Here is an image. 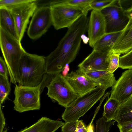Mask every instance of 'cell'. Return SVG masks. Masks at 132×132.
Masks as SVG:
<instances>
[{
    "label": "cell",
    "mask_w": 132,
    "mask_h": 132,
    "mask_svg": "<svg viewBox=\"0 0 132 132\" xmlns=\"http://www.w3.org/2000/svg\"><path fill=\"white\" fill-rule=\"evenodd\" d=\"M87 132H94L93 126L91 125H89L87 127Z\"/></svg>",
    "instance_id": "33"
},
{
    "label": "cell",
    "mask_w": 132,
    "mask_h": 132,
    "mask_svg": "<svg viewBox=\"0 0 132 132\" xmlns=\"http://www.w3.org/2000/svg\"><path fill=\"white\" fill-rule=\"evenodd\" d=\"M115 0H92L90 4L92 10L101 11L111 5Z\"/></svg>",
    "instance_id": "26"
},
{
    "label": "cell",
    "mask_w": 132,
    "mask_h": 132,
    "mask_svg": "<svg viewBox=\"0 0 132 132\" xmlns=\"http://www.w3.org/2000/svg\"><path fill=\"white\" fill-rule=\"evenodd\" d=\"M9 71L6 64L3 58L0 57V75L8 77Z\"/></svg>",
    "instance_id": "30"
},
{
    "label": "cell",
    "mask_w": 132,
    "mask_h": 132,
    "mask_svg": "<svg viewBox=\"0 0 132 132\" xmlns=\"http://www.w3.org/2000/svg\"><path fill=\"white\" fill-rule=\"evenodd\" d=\"M92 0H58L51 3L76 9L81 10L85 15H87L89 11L92 10L90 4Z\"/></svg>",
    "instance_id": "21"
},
{
    "label": "cell",
    "mask_w": 132,
    "mask_h": 132,
    "mask_svg": "<svg viewBox=\"0 0 132 132\" xmlns=\"http://www.w3.org/2000/svg\"><path fill=\"white\" fill-rule=\"evenodd\" d=\"M42 82L35 87L16 85L14 92L15 98L13 101L14 110L20 113L39 110Z\"/></svg>",
    "instance_id": "5"
},
{
    "label": "cell",
    "mask_w": 132,
    "mask_h": 132,
    "mask_svg": "<svg viewBox=\"0 0 132 132\" xmlns=\"http://www.w3.org/2000/svg\"><path fill=\"white\" fill-rule=\"evenodd\" d=\"M115 122L114 120L107 121L103 117L100 118L96 121V132H109Z\"/></svg>",
    "instance_id": "24"
},
{
    "label": "cell",
    "mask_w": 132,
    "mask_h": 132,
    "mask_svg": "<svg viewBox=\"0 0 132 132\" xmlns=\"http://www.w3.org/2000/svg\"><path fill=\"white\" fill-rule=\"evenodd\" d=\"M38 0L7 9L14 20L19 40L23 38L30 17L37 8Z\"/></svg>",
    "instance_id": "10"
},
{
    "label": "cell",
    "mask_w": 132,
    "mask_h": 132,
    "mask_svg": "<svg viewBox=\"0 0 132 132\" xmlns=\"http://www.w3.org/2000/svg\"><path fill=\"white\" fill-rule=\"evenodd\" d=\"M65 123L42 117L30 126L19 132H55Z\"/></svg>",
    "instance_id": "17"
},
{
    "label": "cell",
    "mask_w": 132,
    "mask_h": 132,
    "mask_svg": "<svg viewBox=\"0 0 132 132\" xmlns=\"http://www.w3.org/2000/svg\"><path fill=\"white\" fill-rule=\"evenodd\" d=\"M79 120L65 122L62 126V132H75Z\"/></svg>",
    "instance_id": "29"
},
{
    "label": "cell",
    "mask_w": 132,
    "mask_h": 132,
    "mask_svg": "<svg viewBox=\"0 0 132 132\" xmlns=\"http://www.w3.org/2000/svg\"><path fill=\"white\" fill-rule=\"evenodd\" d=\"M111 50L110 49L99 51L93 50L78 65L79 68L85 72L107 70L112 53Z\"/></svg>",
    "instance_id": "11"
},
{
    "label": "cell",
    "mask_w": 132,
    "mask_h": 132,
    "mask_svg": "<svg viewBox=\"0 0 132 132\" xmlns=\"http://www.w3.org/2000/svg\"><path fill=\"white\" fill-rule=\"evenodd\" d=\"M36 0H0V7L9 8L23 4L35 1Z\"/></svg>",
    "instance_id": "27"
},
{
    "label": "cell",
    "mask_w": 132,
    "mask_h": 132,
    "mask_svg": "<svg viewBox=\"0 0 132 132\" xmlns=\"http://www.w3.org/2000/svg\"><path fill=\"white\" fill-rule=\"evenodd\" d=\"M121 54L112 53L107 70L113 73L119 68V59Z\"/></svg>",
    "instance_id": "28"
},
{
    "label": "cell",
    "mask_w": 132,
    "mask_h": 132,
    "mask_svg": "<svg viewBox=\"0 0 132 132\" xmlns=\"http://www.w3.org/2000/svg\"><path fill=\"white\" fill-rule=\"evenodd\" d=\"M1 106H0V123L1 126H2V127H1L0 132H2L5 125V121L3 114L1 109Z\"/></svg>",
    "instance_id": "32"
},
{
    "label": "cell",
    "mask_w": 132,
    "mask_h": 132,
    "mask_svg": "<svg viewBox=\"0 0 132 132\" xmlns=\"http://www.w3.org/2000/svg\"><path fill=\"white\" fill-rule=\"evenodd\" d=\"M11 90V84L8 77L0 75V106L8 98Z\"/></svg>",
    "instance_id": "23"
},
{
    "label": "cell",
    "mask_w": 132,
    "mask_h": 132,
    "mask_svg": "<svg viewBox=\"0 0 132 132\" xmlns=\"http://www.w3.org/2000/svg\"><path fill=\"white\" fill-rule=\"evenodd\" d=\"M121 104L120 102L116 99L109 98L104 106L102 117L107 121L114 120Z\"/></svg>",
    "instance_id": "22"
},
{
    "label": "cell",
    "mask_w": 132,
    "mask_h": 132,
    "mask_svg": "<svg viewBox=\"0 0 132 132\" xmlns=\"http://www.w3.org/2000/svg\"><path fill=\"white\" fill-rule=\"evenodd\" d=\"M110 98H114L122 104L132 98V69L122 74L110 91Z\"/></svg>",
    "instance_id": "12"
},
{
    "label": "cell",
    "mask_w": 132,
    "mask_h": 132,
    "mask_svg": "<svg viewBox=\"0 0 132 132\" xmlns=\"http://www.w3.org/2000/svg\"><path fill=\"white\" fill-rule=\"evenodd\" d=\"M132 50V19L129 22L111 50L112 53L125 54Z\"/></svg>",
    "instance_id": "15"
},
{
    "label": "cell",
    "mask_w": 132,
    "mask_h": 132,
    "mask_svg": "<svg viewBox=\"0 0 132 132\" xmlns=\"http://www.w3.org/2000/svg\"><path fill=\"white\" fill-rule=\"evenodd\" d=\"M128 132H132V130L129 131Z\"/></svg>",
    "instance_id": "36"
},
{
    "label": "cell",
    "mask_w": 132,
    "mask_h": 132,
    "mask_svg": "<svg viewBox=\"0 0 132 132\" xmlns=\"http://www.w3.org/2000/svg\"><path fill=\"white\" fill-rule=\"evenodd\" d=\"M45 57L25 52L19 63L17 82L29 87L37 86L41 84L46 74Z\"/></svg>",
    "instance_id": "2"
},
{
    "label": "cell",
    "mask_w": 132,
    "mask_h": 132,
    "mask_svg": "<svg viewBox=\"0 0 132 132\" xmlns=\"http://www.w3.org/2000/svg\"><path fill=\"white\" fill-rule=\"evenodd\" d=\"M125 11L120 0H115L111 5L101 11L105 19L106 33L123 30L129 21Z\"/></svg>",
    "instance_id": "7"
},
{
    "label": "cell",
    "mask_w": 132,
    "mask_h": 132,
    "mask_svg": "<svg viewBox=\"0 0 132 132\" xmlns=\"http://www.w3.org/2000/svg\"><path fill=\"white\" fill-rule=\"evenodd\" d=\"M52 24L50 7L41 6L37 8L32 16L27 34L32 39H37L46 32Z\"/></svg>",
    "instance_id": "9"
},
{
    "label": "cell",
    "mask_w": 132,
    "mask_h": 132,
    "mask_svg": "<svg viewBox=\"0 0 132 132\" xmlns=\"http://www.w3.org/2000/svg\"><path fill=\"white\" fill-rule=\"evenodd\" d=\"M123 30L118 32L106 33L95 43L93 50L99 51L111 49L121 36Z\"/></svg>",
    "instance_id": "19"
},
{
    "label": "cell",
    "mask_w": 132,
    "mask_h": 132,
    "mask_svg": "<svg viewBox=\"0 0 132 132\" xmlns=\"http://www.w3.org/2000/svg\"><path fill=\"white\" fill-rule=\"evenodd\" d=\"M63 76L74 91L79 96L86 93L97 87L96 85L79 68Z\"/></svg>",
    "instance_id": "13"
},
{
    "label": "cell",
    "mask_w": 132,
    "mask_h": 132,
    "mask_svg": "<svg viewBox=\"0 0 132 132\" xmlns=\"http://www.w3.org/2000/svg\"><path fill=\"white\" fill-rule=\"evenodd\" d=\"M75 132H77V131L76 130V131Z\"/></svg>",
    "instance_id": "37"
},
{
    "label": "cell",
    "mask_w": 132,
    "mask_h": 132,
    "mask_svg": "<svg viewBox=\"0 0 132 132\" xmlns=\"http://www.w3.org/2000/svg\"><path fill=\"white\" fill-rule=\"evenodd\" d=\"M87 31L89 45L93 48L97 42L106 33L105 19L101 11L92 10Z\"/></svg>",
    "instance_id": "14"
},
{
    "label": "cell",
    "mask_w": 132,
    "mask_h": 132,
    "mask_svg": "<svg viewBox=\"0 0 132 132\" xmlns=\"http://www.w3.org/2000/svg\"><path fill=\"white\" fill-rule=\"evenodd\" d=\"M105 90L100 87L79 96L67 106L62 117L65 122L79 120L104 95Z\"/></svg>",
    "instance_id": "4"
},
{
    "label": "cell",
    "mask_w": 132,
    "mask_h": 132,
    "mask_svg": "<svg viewBox=\"0 0 132 132\" xmlns=\"http://www.w3.org/2000/svg\"><path fill=\"white\" fill-rule=\"evenodd\" d=\"M84 132H87V129L86 130H85Z\"/></svg>",
    "instance_id": "35"
},
{
    "label": "cell",
    "mask_w": 132,
    "mask_h": 132,
    "mask_svg": "<svg viewBox=\"0 0 132 132\" xmlns=\"http://www.w3.org/2000/svg\"><path fill=\"white\" fill-rule=\"evenodd\" d=\"M46 86L48 96L65 108L79 96L61 73L55 75Z\"/></svg>",
    "instance_id": "6"
},
{
    "label": "cell",
    "mask_w": 132,
    "mask_h": 132,
    "mask_svg": "<svg viewBox=\"0 0 132 132\" xmlns=\"http://www.w3.org/2000/svg\"><path fill=\"white\" fill-rule=\"evenodd\" d=\"M52 24L58 30L69 28L84 14L81 10L76 9L50 2Z\"/></svg>",
    "instance_id": "8"
},
{
    "label": "cell",
    "mask_w": 132,
    "mask_h": 132,
    "mask_svg": "<svg viewBox=\"0 0 132 132\" xmlns=\"http://www.w3.org/2000/svg\"><path fill=\"white\" fill-rule=\"evenodd\" d=\"M0 28L19 40L13 17L9 10L4 7H0Z\"/></svg>",
    "instance_id": "18"
},
{
    "label": "cell",
    "mask_w": 132,
    "mask_h": 132,
    "mask_svg": "<svg viewBox=\"0 0 132 132\" xmlns=\"http://www.w3.org/2000/svg\"><path fill=\"white\" fill-rule=\"evenodd\" d=\"M120 2L121 5L123 4H132V0H120Z\"/></svg>",
    "instance_id": "34"
},
{
    "label": "cell",
    "mask_w": 132,
    "mask_h": 132,
    "mask_svg": "<svg viewBox=\"0 0 132 132\" xmlns=\"http://www.w3.org/2000/svg\"><path fill=\"white\" fill-rule=\"evenodd\" d=\"M117 126L120 132H128L132 130V121L120 124Z\"/></svg>",
    "instance_id": "31"
},
{
    "label": "cell",
    "mask_w": 132,
    "mask_h": 132,
    "mask_svg": "<svg viewBox=\"0 0 132 132\" xmlns=\"http://www.w3.org/2000/svg\"><path fill=\"white\" fill-rule=\"evenodd\" d=\"M119 68L122 69H132V50L120 57Z\"/></svg>",
    "instance_id": "25"
},
{
    "label": "cell",
    "mask_w": 132,
    "mask_h": 132,
    "mask_svg": "<svg viewBox=\"0 0 132 132\" xmlns=\"http://www.w3.org/2000/svg\"><path fill=\"white\" fill-rule=\"evenodd\" d=\"M0 46L8 68L10 81L16 85L19 63L26 52L22 47L20 40L0 28Z\"/></svg>",
    "instance_id": "3"
},
{
    "label": "cell",
    "mask_w": 132,
    "mask_h": 132,
    "mask_svg": "<svg viewBox=\"0 0 132 132\" xmlns=\"http://www.w3.org/2000/svg\"><path fill=\"white\" fill-rule=\"evenodd\" d=\"M114 120L117 124L132 121V98L121 104Z\"/></svg>",
    "instance_id": "20"
},
{
    "label": "cell",
    "mask_w": 132,
    "mask_h": 132,
    "mask_svg": "<svg viewBox=\"0 0 132 132\" xmlns=\"http://www.w3.org/2000/svg\"><path fill=\"white\" fill-rule=\"evenodd\" d=\"M89 19L83 14L68 28L56 48L45 57L46 74L62 71L75 59L80 48L82 37L87 30Z\"/></svg>",
    "instance_id": "1"
},
{
    "label": "cell",
    "mask_w": 132,
    "mask_h": 132,
    "mask_svg": "<svg viewBox=\"0 0 132 132\" xmlns=\"http://www.w3.org/2000/svg\"><path fill=\"white\" fill-rule=\"evenodd\" d=\"M83 72L97 86L101 87L105 90L112 87L117 81L114 74L107 70Z\"/></svg>",
    "instance_id": "16"
}]
</instances>
